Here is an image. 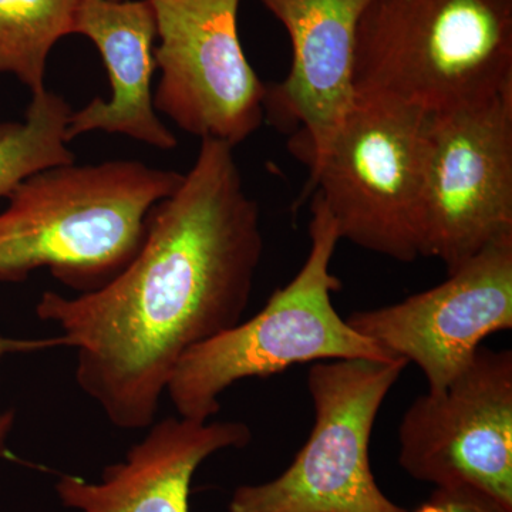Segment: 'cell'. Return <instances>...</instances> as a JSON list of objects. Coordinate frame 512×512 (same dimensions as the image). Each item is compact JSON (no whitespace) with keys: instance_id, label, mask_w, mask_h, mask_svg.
<instances>
[{"instance_id":"6da1fadb","label":"cell","mask_w":512,"mask_h":512,"mask_svg":"<svg viewBox=\"0 0 512 512\" xmlns=\"http://www.w3.org/2000/svg\"><path fill=\"white\" fill-rule=\"evenodd\" d=\"M234 148L201 140L177 190L148 214L137 254L106 285L37 302L39 319L76 349L80 389L121 430L148 429L185 353L247 311L264 237Z\"/></svg>"},{"instance_id":"7a4b0ae2","label":"cell","mask_w":512,"mask_h":512,"mask_svg":"<svg viewBox=\"0 0 512 512\" xmlns=\"http://www.w3.org/2000/svg\"><path fill=\"white\" fill-rule=\"evenodd\" d=\"M183 174L136 160L62 165L30 177L0 212V282L47 268L84 293L106 285L137 254L154 205Z\"/></svg>"},{"instance_id":"3957f363","label":"cell","mask_w":512,"mask_h":512,"mask_svg":"<svg viewBox=\"0 0 512 512\" xmlns=\"http://www.w3.org/2000/svg\"><path fill=\"white\" fill-rule=\"evenodd\" d=\"M353 79L427 114L512 92V0H372Z\"/></svg>"},{"instance_id":"277c9868","label":"cell","mask_w":512,"mask_h":512,"mask_svg":"<svg viewBox=\"0 0 512 512\" xmlns=\"http://www.w3.org/2000/svg\"><path fill=\"white\" fill-rule=\"evenodd\" d=\"M311 197V249L302 268L251 319L185 353L165 392L178 416L210 421L220 412L221 394L232 384L278 375L295 365L397 359L357 333L336 311L332 293L342 282L330 272V264L339 232L322 200Z\"/></svg>"},{"instance_id":"5b68a950","label":"cell","mask_w":512,"mask_h":512,"mask_svg":"<svg viewBox=\"0 0 512 512\" xmlns=\"http://www.w3.org/2000/svg\"><path fill=\"white\" fill-rule=\"evenodd\" d=\"M430 117L392 97L356 93L302 197L318 195L340 239L404 264L424 256Z\"/></svg>"},{"instance_id":"8992f818","label":"cell","mask_w":512,"mask_h":512,"mask_svg":"<svg viewBox=\"0 0 512 512\" xmlns=\"http://www.w3.org/2000/svg\"><path fill=\"white\" fill-rule=\"evenodd\" d=\"M407 365L403 357L312 363L308 441L281 476L238 487L229 512H409L380 490L369 453L377 414Z\"/></svg>"},{"instance_id":"52a82bcc","label":"cell","mask_w":512,"mask_h":512,"mask_svg":"<svg viewBox=\"0 0 512 512\" xmlns=\"http://www.w3.org/2000/svg\"><path fill=\"white\" fill-rule=\"evenodd\" d=\"M423 235L448 274L512 238V92L431 114Z\"/></svg>"},{"instance_id":"ba28073f","label":"cell","mask_w":512,"mask_h":512,"mask_svg":"<svg viewBox=\"0 0 512 512\" xmlns=\"http://www.w3.org/2000/svg\"><path fill=\"white\" fill-rule=\"evenodd\" d=\"M241 0H150L160 45L154 107L201 140L237 147L265 119L266 84L238 35Z\"/></svg>"},{"instance_id":"9c48e42d","label":"cell","mask_w":512,"mask_h":512,"mask_svg":"<svg viewBox=\"0 0 512 512\" xmlns=\"http://www.w3.org/2000/svg\"><path fill=\"white\" fill-rule=\"evenodd\" d=\"M399 463L421 483L480 491L512 510V352L480 346L441 392L414 399Z\"/></svg>"},{"instance_id":"30bf717a","label":"cell","mask_w":512,"mask_h":512,"mask_svg":"<svg viewBox=\"0 0 512 512\" xmlns=\"http://www.w3.org/2000/svg\"><path fill=\"white\" fill-rule=\"evenodd\" d=\"M346 320L389 355L416 363L427 392H441L488 336L512 329V238L484 248L429 291Z\"/></svg>"},{"instance_id":"8fae6325","label":"cell","mask_w":512,"mask_h":512,"mask_svg":"<svg viewBox=\"0 0 512 512\" xmlns=\"http://www.w3.org/2000/svg\"><path fill=\"white\" fill-rule=\"evenodd\" d=\"M282 23L292 47L284 82L266 86L265 116L298 130L292 151L318 173L355 103V47L372 0H259Z\"/></svg>"},{"instance_id":"7c38bea8","label":"cell","mask_w":512,"mask_h":512,"mask_svg":"<svg viewBox=\"0 0 512 512\" xmlns=\"http://www.w3.org/2000/svg\"><path fill=\"white\" fill-rule=\"evenodd\" d=\"M252 431L242 421H154L123 460L104 468L97 481L62 476L55 491L74 512H191L192 478L218 451L248 446Z\"/></svg>"},{"instance_id":"4fadbf2b","label":"cell","mask_w":512,"mask_h":512,"mask_svg":"<svg viewBox=\"0 0 512 512\" xmlns=\"http://www.w3.org/2000/svg\"><path fill=\"white\" fill-rule=\"evenodd\" d=\"M74 33L89 37L99 49L113 94L109 101L96 97L72 113L69 143L90 131H106L174 150L178 140L157 116L151 90L157 22L150 0H79Z\"/></svg>"},{"instance_id":"5bb4252c","label":"cell","mask_w":512,"mask_h":512,"mask_svg":"<svg viewBox=\"0 0 512 512\" xmlns=\"http://www.w3.org/2000/svg\"><path fill=\"white\" fill-rule=\"evenodd\" d=\"M72 109L50 90L33 94L25 120L0 124V197L50 168L76 163L67 147Z\"/></svg>"},{"instance_id":"9a60e30c","label":"cell","mask_w":512,"mask_h":512,"mask_svg":"<svg viewBox=\"0 0 512 512\" xmlns=\"http://www.w3.org/2000/svg\"><path fill=\"white\" fill-rule=\"evenodd\" d=\"M79 0H0V73L45 90L47 59L64 36L74 35Z\"/></svg>"},{"instance_id":"2e32d148","label":"cell","mask_w":512,"mask_h":512,"mask_svg":"<svg viewBox=\"0 0 512 512\" xmlns=\"http://www.w3.org/2000/svg\"><path fill=\"white\" fill-rule=\"evenodd\" d=\"M414 512H512L480 491L466 487L436 488L429 501Z\"/></svg>"},{"instance_id":"e0dca14e","label":"cell","mask_w":512,"mask_h":512,"mask_svg":"<svg viewBox=\"0 0 512 512\" xmlns=\"http://www.w3.org/2000/svg\"><path fill=\"white\" fill-rule=\"evenodd\" d=\"M66 348L62 335L46 339H16L0 333V357L16 355V353H33L39 350ZM15 424V412L9 410L0 414V458L6 453V441Z\"/></svg>"}]
</instances>
